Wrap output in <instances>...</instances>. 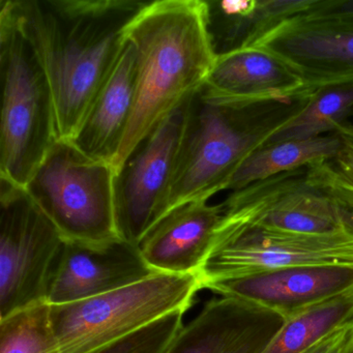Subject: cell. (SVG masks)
I'll list each match as a JSON object with an SVG mask.
<instances>
[{
  "label": "cell",
  "mask_w": 353,
  "mask_h": 353,
  "mask_svg": "<svg viewBox=\"0 0 353 353\" xmlns=\"http://www.w3.org/2000/svg\"><path fill=\"white\" fill-rule=\"evenodd\" d=\"M352 113L353 85L322 90L312 97L299 114L278 130L266 145L336 133Z\"/></svg>",
  "instance_id": "cell-21"
},
{
  "label": "cell",
  "mask_w": 353,
  "mask_h": 353,
  "mask_svg": "<svg viewBox=\"0 0 353 353\" xmlns=\"http://www.w3.org/2000/svg\"><path fill=\"white\" fill-rule=\"evenodd\" d=\"M46 73L59 139L72 140L117 65L143 0H9Z\"/></svg>",
  "instance_id": "cell-1"
},
{
  "label": "cell",
  "mask_w": 353,
  "mask_h": 353,
  "mask_svg": "<svg viewBox=\"0 0 353 353\" xmlns=\"http://www.w3.org/2000/svg\"><path fill=\"white\" fill-rule=\"evenodd\" d=\"M202 290L198 274L157 272L117 290L75 303L50 305V320L63 353H88L117 342L191 307Z\"/></svg>",
  "instance_id": "cell-5"
},
{
  "label": "cell",
  "mask_w": 353,
  "mask_h": 353,
  "mask_svg": "<svg viewBox=\"0 0 353 353\" xmlns=\"http://www.w3.org/2000/svg\"><path fill=\"white\" fill-rule=\"evenodd\" d=\"M154 274L138 247L123 239L104 243L65 241L47 301L61 305L83 301Z\"/></svg>",
  "instance_id": "cell-13"
},
{
  "label": "cell",
  "mask_w": 353,
  "mask_h": 353,
  "mask_svg": "<svg viewBox=\"0 0 353 353\" xmlns=\"http://www.w3.org/2000/svg\"><path fill=\"white\" fill-rule=\"evenodd\" d=\"M252 47L278 57L301 78V97L353 85L352 16L301 14L285 20Z\"/></svg>",
  "instance_id": "cell-10"
},
{
  "label": "cell",
  "mask_w": 353,
  "mask_h": 353,
  "mask_svg": "<svg viewBox=\"0 0 353 353\" xmlns=\"http://www.w3.org/2000/svg\"><path fill=\"white\" fill-rule=\"evenodd\" d=\"M316 0H205L206 28L216 57L248 48L285 20L307 13Z\"/></svg>",
  "instance_id": "cell-18"
},
{
  "label": "cell",
  "mask_w": 353,
  "mask_h": 353,
  "mask_svg": "<svg viewBox=\"0 0 353 353\" xmlns=\"http://www.w3.org/2000/svg\"><path fill=\"white\" fill-rule=\"evenodd\" d=\"M313 265L353 266V230L345 225L324 234L266 230L223 214L198 276L203 289L219 281Z\"/></svg>",
  "instance_id": "cell-8"
},
{
  "label": "cell",
  "mask_w": 353,
  "mask_h": 353,
  "mask_svg": "<svg viewBox=\"0 0 353 353\" xmlns=\"http://www.w3.org/2000/svg\"><path fill=\"white\" fill-rule=\"evenodd\" d=\"M303 353H353V323L334 330Z\"/></svg>",
  "instance_id": "cell-25"
},
{
  "label": "cell",
  "mask_w": 353,
  "mask_h": 353,
  "mask_svg": "<svg viewBox=\"0 0 353 353\" xmlns=\"http://www.w3.org/2000/svg\"><path fill=\"white\" fill-rule=\"evenodd\" d=\"M0 353H63L50 320V305L39 303L0 319Z\"/></svg>",
  "instance_id": "cell-22"
},
{
  "label": "cell",
  "mask_w": 353,
  "mask_h": 353,
  "mask_svg": "<svg viewBox=\"0 0 353 353\" xmlns=\"http://www.w3.org/2000/svg\"><path fill=\"white\" fill-rule=\"evenodd\" d=\"M188 102L137 146L115 176L117 233L136 247L164 216L165 201L185 130Z\"/></svg>",
  "instance_id": "cell-9"
},
{
  "label": "cell",
  "mask_w": 353,
  "mask_h": 353,
  "mask_svg": "<svg viewBox=\"0 0 353 353\" xmlns=\"http://www.w3.org/2000/svg\"><path fill=\"white\" fill-rule=\"evenodd\" d=\"M347 125H348L349 131H350L353 135V123H347Z\"/></svg>",
  "instance_id": "cell-28"
},
{
  "label": "cell",
  "mask_w": 353,
  "mask_h": 353,
  "mask_svg": "<svg viewBox=\"0 0 353 353\" xmlns=\"http://www.w3.org/2000/svg\"><path fill=\"white\" fill-rule=\"evenodd\" d=\"M311 98L252 106H228L208 100L201 90L187 107L185 130L164 216L183 204L208 201L228 190L241 165L299 114ZM163 216V218H164Z\"/></svg>",
  "instance_id": "cell-3"
},
{
  "label": "cell",
  "mask_w": 353,
  "mask_h": 353,
  "mask_svg": "<svg viewBox=\"0 0 353 353\" xmlns=\"http://www.w3.org/2000/svg\"><path fill=\"white\" fill-rule=\"evenodd\" d=\"M135 81V49L125 39L117 65L71 140L86 156L113 166L133 111Z\"/></svg>",
  "instance_id": "cell-17"
},
{
  "label": "cell",
  "mask_w": 353,
  "mask_h": 353,
  "mask_svg": "<svg viewBox=\"0 0 353 353\" xmlns=\"http://www.w3.org/2000/svg\"><path fill=\"white\" fill-rule=\"evenodd\" d=\"M203 289L280 314L284 319L353 293V266H294L219 281Z\"/></svg>",
  "instance_id": "cell-12"
},
{
  "label": "cell",
  "mask_w": 353,
  "mask_h": 353,
  "mask_svg": "<svg viewBox=\"0 0 353 353\" xmlns=\"http://www.w3.org/2000/svg\"><path fill=\"white\" fill-rule=\"evenodd\" d=\"M350 322H352V323H353V318H352V320H351V321H350Z\"/></svg>",
  "instance_id": "cell-29"
},
{
  "label": "cell",
  "mask_w": 353,
  "mask_h": 353,
  "mask_svg": "<svg viewBox=\"0 0 353 353\" xmlns=\"http://www.w3.org/2000/svg\"><path fill=\"white\" fill-rule=\"evenodd\" d=\"M125 37L135 49V98L113 163L117 173L163 121L203 88L216 59L205 0L148 1Z\"/></svg>",
  "instance_id": "cell-2"
},
{
  "label": "cell",
  "mask_w": 353,
  "mask_h": 353,
  "mask_svg": "<svg viewBox=\"0 0 353 353\" xmlns=\"http://www.w3.org/2000/svg\"><path fill=\"white\" fill-rule=\"evenodd\" d=\"M344 145V137L339 132L312 139L268 144L241 165L231 179L228 190L236 191L281 173L334 161Z\"/></svg>",
  "instance_id": "cell-19"
},
{
  "label": "cell",
  "mask_w": 353,
  "mask_h": 353,
  "mask_svg": "<svg viewBox=\"0 0 353 353\" xmlns=\"http://www.w3.org/2000/svg\"><path fill=\"white\" fill-rule=\"evenodd\" d=\"M65 243L24 188L0 179V319L48 303Z\"/></svg>",
  "instance_id": "cell-7"
},
{
  "label": "cell",
  "mask_w": 353,
  "mask_h": 353,
  "mask_svg": "<svg viewBox=\"0 0 353 353\" xmlns=\"http://www.w3.org/2000/svg\"><path fill=\"white\" fill-rule=\"evenodd\" d=\"M224 216L266 230L324 234L344 227L334 200L309 176L307 167L231 192Z\"/></svg>",
  "instance_id": "cell-11"
},
{
  "label": "cell",
  "mask_w": 353,
  "mask_h": 353,
  "mask_svg": "<svg viewBox=\"0 0 353 353\" xmlns=\"http://www.w3.org/2000/svg\"><path fill=\"white\" fill-rule=\"evenodd\" d=\"M301 78L282 61L259 47L216 57L201 92L212 102L252 106L305 98Z\"/></svg>",
  "instance_id": "cell-15"
},
{
  "label": "cell",
  "mask_w": 353,
  "mask_h": 353,
  "mask_svg": "<svg viewBox=\"0 0 353 353\" xmlns=\"http://www.w3.org/2000/svg\"><path fill=\"white\" fill-rule=\"evenodd\" d=\"M336 132L344 137L345 145L341 154L332 163L336 171L353 185V135L349 131L347 123Z\"/></svg>",
  "instance_id": "cell-26"
},
{
  "label": "cell",
  "mask_w": 353,
  "mask_h": 353,
  "mask_svg": "<svg viewBox=\"0 0 353 353\" xmlns=\"http://www.w3.org/2000/svg\"><path fill=\"white\" fill-rule=\"evenodd\" d=\"M115 176L112 165L57 139L24 190L65 241L104 243L121 239Z\"/></svg>",
  "instance_id": "cell-6"
},
{
  "label": "cell",
  "mask_w": 353,
  "mask_h": 353,
  "mask_svg": "<svg viewBox=\"0 0 353 353\" xmlns=\"http://www.w3.org/2000/svg\"><path fill=\"white\" fill-rule=\"evenodd\" d=\"M310 15L326 16H352L353 0H316L315 5L307 13Z\"/></svg>",
  "instance_id": "cell-27"
},
{
  "label": "cell",
  "mask_w": 353,
  "mask_h": 353,
  "mask_svg": "<svg viewBox=\"0 0 353 353\" xmlns=\"http://www.w3.org/2000/svg\"><path fill=\"white\" fill-rule=\"evenodd\" d=\"M222 204H183L161 219L138 243L146 263L157 272L198 274L222 221Z\"/></svg>",
  "instance_id": "cell-16"
},
{
  "label": "cell",
  "mask_w": 353,
  "mask_h": 353,
  "mask_svg": "<svg viewBox=\"0 0 353 353\" xmlns=\"http://www.w3.org/2000/svg\"><path fill=\"white\" fill-rule=\"evenodd\" d=\"M284 322L265 307L216 297L181 327L163 353H262Z\"/></svg>",
  "instance_id": "cell-14"
},
{
  "label": "cell",
  "mask_w": 353,
  "mask_h": 353,
  "mask_svg": "<svg viewBox=\"0 0 353 353\" xmlns=\"http://www.w3.org/2000/svg\"><path fill=\"white\" fill-rule=\"evenodd\" d=\"M185 313L169 314L131 336L88 353H163L183 327Z\"/></svg>",
  "instance_id": "cell-23"
},
{
  "label": "cell",
  "mask_w": 353,
  "mask_h": 353,
  "mask_svg": "<svg viewBox=\"0 0 353 353\" xmlns=\"http://www.w3.org/2000/svg\"><path fill=\"white\" fill-rule=\"evenodd\" d=\"M0 179L24 188L59 136L46 73L9 0H0Z\"/></svg>",
  "instance_id": "cell-4"
},
{
  "label": "cell",
  "mask_w": 353,
  "mask_h": 353,
  "mask_svg": "<svg viewBox=\"0 0 353 353\" xmlns=\"http://www.w3.org/2000/svg\"><path fill=\"white\" fill-rule=\"evenodd\" d=\"M353 318V293L341 295L285 319L262 353H303Z\"/></svg>",
  "instance_id": "cell-20"
},
{
  "label": "cell",
  "mask_w": 353,
  "mask_h": 353,
  "mask_svg": "<svg viewBox=\"0 0 353 353\" xmlns=\"http://www.w3.org/2000/svg\"><path fill=\"white\" fill-rule=\"evenodd\" d=\"M307 170L311 181L334 200L345 226L353 230V185L336 171L332 161L311 165Z\"/></svg>",
  "instance_id": "cell-24"
}]
</instances>
